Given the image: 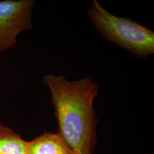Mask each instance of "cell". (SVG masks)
<instances>
[{
  "label": "cell",
  "mask_w": 154,
  "mask_h": 154,
  "mask_svg": "<svg viewBox=\"0 0 154 154\" xmlns=\"http://www.w3.org/2000/svg\"><path fill=\"white\" fill-rule=\"evenodd\" d=\"M51 103L58 122L57 134L74 154H94L97 139L98 118L93 102L98 96L97 82L86 77L69 81L63 75H45Z\"/></svg>",
  "instance_id": "obj_1"
},
{
  "label": "cell",
  "mask_w": 154,
  "mask_h": 154,
  "mask_svg": "<svg viewBox=\"0 0 154 154\" xmlns=\"http://www.w3.org/2000/svg\"><path fill=\"white\" fill-rule=\"evenodd\" d=\"M88 16L98 32L107 42L126 50L135 57L146 58L154 53V33L128 17H119L93 0Z\"/></svg>",
  "instance_id": "obj_2"
},
{
  "label": "cell",
  "mask_w": 154,
  "mask_h": 154,
  "mask_svg": "<svg viewBox=\"0 0 154 154\" xmlns=\"http://www.w3.org/2000/svg\"><path fill=\"white\" fill-rule=\"evenodd\" d=\"M34 0L0 1V53L16 48L17 36L33 27Z\"/></svg>",
  "instance_id": "obj_3"
},
{
  "label": "cell",
  "mask_w": 154,
  "mask_h": 154,
  "mask_svg": "<svg viewBox=\"0 0 154 154\" xmlns=\"http://www.w3.org/2000/svg\"><path fill=\"white\" fill-rule=\"evenodd\" d=\"M26 154H74L57 134L45 132L28 142Z\"/></svg>",
  "instance_id": "obj_4"
},
{
  "label": "cell",
  "mask_w": 154,
  "mask_h": 154,
  "mask_svg": "<svg viewBox=\"0 0 154 154\" xmlns=\"http://www.w3.org/2000/svg\"><path fill=\"white\" fill-rule=\"evenodd\" d=\"M28 142L9 127L0 124V154H26Z\"/></svg>",
  "instance_id": "obj_5"
},
{
  "label": "cell",
  "mask_w": 154,
  "mask_h": 154,
  "mask_svg": "<svg viewBox=\"0 0 154 154\" xmlns=\"http://www.w3.org/2000/svg\"></svg>",
  "instance_id": "obj_6"
}]
</instances>
